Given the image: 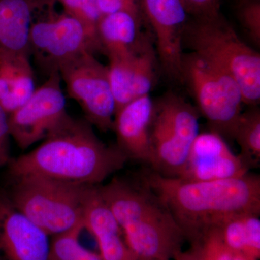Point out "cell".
<instances>
[{"label":"cell","instance_id":"cell-29","mask_svg":"<svg viewBox=\"0 0 260 260\" xmlns=\"http://www.w3.org/2000/svg\"><path fill=\"white\" fill-rule=\"evenodd\" d=\"M176 260H200L198 253L193 246H191L189 251H183L181 250L174 256Z\"/></svg>","mask_w":260,"mask_h":260},{"label":"cell","instance_id":"cell-19","mask_svg":"<svg viewBox=\"0 0 260 260\" xmlns=\"http://www.w3.org/2000/svg\"><path fill=\"white\" fill-rule=\"evenodd\" d=\"M143 15L121 11L103 15L97 26L101 51L108 56L127 54L140 47L150 35L142 30Z\"/></svg>","mask_w":260,"mask_h":260},{"label":"cell","instance_id":"cell-12","mask_svg":"<svg viewBox=\"0 0 260 260\" xmlns=\"http://www.w3.org/2000/svg\"><path fill=\"white\" fill-rule=\"evenodd\" d=\"M108 59L115 113L135 99L150 95L156 81L158 65L151 37L135 50Z\"/></svg>","mask_w":260,"mask_h":260},{"label":"cell","instance_id":"cell-1","mask_svg":"<svg viewBox=\"0 0 260 260\" xmlns=\"http://www.w3.org/2000/svg\"><path fill=\"white\" fill-rule=\"evenodd\" d=\"M128 159L109 145L86 120L67 114L40 145L8 164L10 177L36 174L69 182L99 186L124 168Z\"/></svg>","mask_w":260,"mask_h":260},{"label":"cell","instance_id":"cell-8","mask_svg":"<svg viewBox=\"0 0 260 260\" xmlns=\"http://www.w3.org/2000/svg\"><path fill=\"white\" fill-rule=\"evenodd\" d=\"M53 5L36 15L28 39L30 57L48 75L83 53L101 52L99 44L79 20L64 12L56 13Z\"/></svg>","mask_w":260,"mask_h":260},{"label":"cell","instance_id":"cell-17","mask_svg":"<svg viewBox=\"0 0 260 260\" xmlns=\"http://www.w3.org/2000/svg\"><path fill=\"white\" fill-rule=\"evenodd\" d=\"M54 0H0V54L28 53L30 27L36 15Z\"/></svg>","mask_w":260,"mask_h":260},{"label":"cell","instance_id":"cell-21","mask_svg":"<svg viewBox=\"0 0 260 260\" xmlns=\"http://www.w3.org/2000/svg\"><path fill=\"white\" fill-rule=\"evenodd\" d=\"M234 140L240 147L239 157L249 169L260 164V110L257 106L242 112L234 133Z\"/></svg>","mask_w":260,"mask_h":260},{"label":"cell","instance_id":"cell-22","mask_svg":"<svg viewBox=\"0 0 260 260\" xmlns=\"http://www.w3.org/2000/svg\"><path fill=\"white\" fill-rule=\"evenodd\" d=\"M84 230L80 225L51 239L50 260H102L99 254L84 247L80 236Z\"/></svg>","mask_w":260,"mask_h":260},{"label":"cell","instance_id":"cell-25","mask_svg":"<svg viewBox=\"0 0 260 260\" xmlns=\"http://www.w3.org/2000/svg\"><path fill=\"white\" fill-rule=\"evenodd\" d=\"M239 20L246 35L255 45H260V3L259 0H244L238 10Z\"/></svg>","mask_w":260,"mask_h":260},{"label":"cell","instance_id":"cell-18","mask_svg":"<svg viewBox=\"0 0 260 260\" xmlns=\"http://www.w3.org/2000/svg\"><path fill=\"white\" fill-rule=\"evenodd\" d=\"M36 88L28 53L0 54V105L5 112L10 114L21 107Z\"/></svg>","mask_w":260,"mask_h":260},{"label":"cell","instance_id":"cell-23","mask_svg":"<svg viewBox=\"0 0 260 260\" xmlns=\"http://www.w3.org/2000/svg\"><path fill=\"white\" fill-rule=\"evenodd\" d=\"M191 243L200 260H232L234 254L224 243L218 226L205 229Z\"/></svg>","mask_w":260,"mask_h":260},{"label":"cell","instance_id":"cell-30","mask_svg":"<svg viewBox=\"0 0 260 260\" xmlns=\"http://www.w3.org/2000/svg\"><path fill=\"white\" fill-rule=\"evenodd\" d=\"M232 260H254L251 259L247 256L243 255L242 254H234Z\"/></svg>","mask_w":260,"mask_h":260},{"label":"cell","instance_id":"cell-6","mask_svg":"<svg viewBox=\"0 0 260 260\" xmlns=\"http://www.w3.org/2000/svg\"><path fill=\"white\" fill-rule=\"evenodd\" d=\"M181 80L190 90L210 131L224 140H234L244 104L237 82L223 70L191 52L184 53L183 56Z\"/></svg>","mask_w":260,"mask_h":260},{"label":"cell","instance_id":"cell-3","mask_svg":"<svg viewBox=\"0 0 260 260\" xmlns=\"http://www.w3.org/2000/svg\"><path fill=\"white\" fill-rule=\"evenodd\" d=\"M138 260H169L181 251L182 229L161 199L145 183L113 178L99 185Z\"/></svg>","mask_w":260,"mask_h":260},{"label":"cell","instance_id":"cell-16","mask_svg":"<svg viewBox=\"0 0 260 260\" xmlns=\"http://www.w3.org/2000/svg\"><path fill=\"white\" fill-rule=\"evenodd\" d=\"M84 229L96 240L102 260H138L125 242L120 225L99 191L90 196L83 217Z\"/></svg>","mask_w":260,"mask_h":260},{"label":"cell","instance_id":"cell-7","mask_svg":"<svg viewBox=\"0 0 260 260\" xmlns=\"http://www.w3.org/2000/svg\"><path fill=\"white\" fill-rule=\"evenodd\" d=\"M196 107L172 91L154 102L150 128L152 170L177 178L185 165L191 145L200 134Z\"/></svg>","mask_w":260,"mask_h":260},{"label":"cell","instance_id":"cell-24","mask_svg":"<svg viewBox=\"0 0 260 260\" xmlns=\"http://www.w3.org/2000/svg\"><path fill=\"white\" fill-rule=\"evenodd\" d=\"M58 1L63 7L64 13L79 20L90 34V37L93 38L94 40L96 41L99 44L97 35V26L102 15L101 14L98 8L97 0H58Z\"/></svg>","mask_w":260,"mask_h":260},{"label":"cell","instance_id":"cell-5","mask_svg":"<svg viewBox=\"0 0 260 260\" xmlns=\"http://www.w3.org/2000/svg\"><path fill=\"white\" fill-rule=\"evenodd\" d=\"M10 178L5 191L12 203L50 237L83 225L85 207L97 186L36 174Z\"/></svg>","mask_w":260,"mask_h":260},{"label":"cell","instance_id":"cell-15","mask_svg":"<svg viewBox=\"0 0 260 260\" xmlns=\"http://www.w3.org/2000/svg\"><path fill=\"white\" fill-rule=\"evenodd\" d=\"M154 101L150 95L129 103L114 114L116 146L126 158L150 164V128Z\"/></svg>","mask_w":260,"mask_h":260},{"label":"cell","instance_id":"cell-27","mask_svg":"<svg viewBox=\"0 0 260 260\" xmlns=\"http://www.w3.org/2000/svg\"><path fill=\"white\" fill-rule=\"evenodd\" d=\"M97 5L102 16L121 11L143 15L140 0H97Z\"/></svg>","mask_w":260,"mask_h":260},{"label":"cell","instance_id":"cell-10","mask_svg":"<svg viewBox=\"0 0 260 260\" xmlns=\"http://www.w3.org/2000/svg\"><path fill=\"white\" fill-rule=\"evenodd\" d=\"M67 114L60 75L54 72L25 104L8 114L10 137L25 150L45 139Z\"/></svg>","mask_w":260,"mask_h":260},{"label":"cell","instance_id":"cell-14","mask_svg":"<svg viewBox=\"0 0 260 260\" xmlns=\"http://www.w3.org/2000/svg\"><path fill=\"white\" fill-rule=\"evenodd\" d=\"M249 169L226 140L213 132L200 133L191 145L178 179L186 181L223 180L243 177Z\"/></svg>","mask_w":260,"mask_h":260},{"label":"cell","instance_id":"cell-13","mask_svg":"<svg viewBox=\"0 0 260 260\" xmlns=\"http://www.w3.org/2000/svg\"><path fill=\"white\" fill-rule=\"evenodd\" d=\"M50 236L0 190V260H50Z\"/></svg>","mask_w":260,"mask_h":260},{"label":"cell","instance_id":"cell-9","mask_svg":"<svg viewBox=\"0 0 260 260\" xmlns=\"http://www.w3.org/2000/svg\"><path fill=\"white\" fill-rule=\"evenodd\" d=\"M58 72L85 120L103 133L112 130L116 107L108 66L85 52L61 64Z\"/></svg>","mask_w":260,"mask_h":260},{"label":"cell","instance_id":"cell-20","mask_svg":"<svg viewBox=\"0 0 260 260\" xmlns=\"http://www.w3.org/2000/svg\"><path fill=\"white\" fill-rule=\"evenodd\" d=\"M259 216L239 215L218 225L224 243L233 254H242L254 260L259 259Z\"/></svg>","mask_w":260,"mask_h":260},{"label":"cell","instance_id":"cell-2","mask_svg":"<svg viewBox=\"0 0 260 260\" xmlns=\"http://www.w3.org/2000/svg\"><path fill=\"white\" fill-rule=\"evenodd\" d=\"M138 179L167 205L191 242L203 231L243 215H259L260 177H243L208 181H186L166 177L151 169Z\"/></svg>","mask_w":260,"mask_h":260},{"label":"cell","instance_id":"cell-28","mask_svg":"<svg viewBox=\"0 0 260 260\" xmlns=\"http://www.w3.org/2000/svg\"><path fill=\"white\" fill-rule=\"evenodd\" d=\"M10 130L8 124V114L0 105V169L8 166L10 157Z\"/></svg>","mask_w":260,"mask_h":260},{"label":"cell","instance_id":"cell-4","mask_svg":"<svg viewBox=\"0 0 260 260\" xmlns=\"http://www.w3.org/2000/svg\"><path fill=\"white\" fill-rule=\"evenodd\" d=\"M183 48L230 75L242 90L244 104L260 102V54L242 40L221 13L189 18Z\"/></svg>","mask_w":260,"mask_h":260},{"label":"cell","instance_id":"cell-26","mask_svg":"<svg viewBox=\"0 0 260 260\" xmlns=\"http://www.w3.org/2000/svg\"><path fill=\"white\" fill-rule=\"evenodd\" d=\"M181 3L191 18L214 16L220 13L219 0H181Z\"/></svg>","mask_w":260,"mask_h":260},{"label":"cell","instance_id":"cell-11","mask_svg":"<svg viewBox=\"0 0 260 260\" xmlns=\"http://www.w3.org/2000/svg\"><path fill=\"white\" fill-rule=\"evenodd\" d=\"M142 14L153 35L158 65L172 81L182 84L183 32L189 15L181 0H140Z\"/></svg>","mask_w":260,"mask_h":260}]
</instances>
